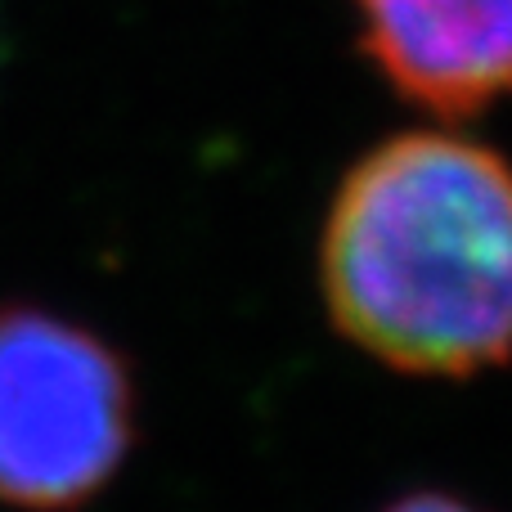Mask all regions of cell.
I'll return each instance as SVG.
<instances>
[{
    "instance_id": "obj_4",
    "label": "cell",
    "mask_w": 512,
    "mask_h": 512,
    "mask_svg": "<svg viewBox=\"0 0 512 512\" xmlns=\"http://www.w3.org/2000/svg\"><path fill=\"white\" fill-rule=\"evenodd\" d=\"M378 512H481V508H472L468 499H459V495H441V490H414V495L391 499V504Z\"/></svg>"
},
{
    "instance_id": "obj_3",
    "label": "cell",
    "mask_w": 512,
    "mask_h": 512,
    "mask_svg": "<svg viewBox=\"0 0 512 512\" xmlns=\"http://www.w3.org/2000/svg\"><path fill=\"white\" fill-rule=\"evenodd\" d=\"M360 41L396 95L463 117L512 95V0H351Z\"/></svg>"
},
{
    "instance_id": "obj_2",
    "label": "cell",
    "mask_w": 512,
    "mask_h": 512,
    "mask_svg": "<svg viewBox=\"0 0 512 512\" xmlns=\"http://www.w3.org/2000/svg\"><path fill=\"white\" fill-rule=\"evenodd\" d=\"M135 445V387L99 333L41 306L0 310V504L72 512Z\"/></svg>"
},
{
    "instance_id": "obj_1",
    "label": "cell",
    "mask_w": 512,
    "mask_h": 512,
    "mask_svg": "<svg viewBox=\"0 0 512 512\" xmlns=\"http://www.w3.org/2000/svg\"><path fill=\"white\" fill-rule=\"evenodd\" d=\"M319 288L387 369L468 378L512 360V167L454 131L369 149L333 194Z\"/></svg>"
}]
</instances>
